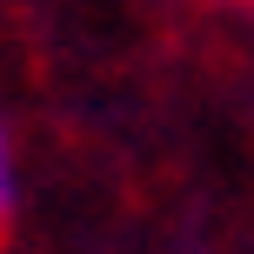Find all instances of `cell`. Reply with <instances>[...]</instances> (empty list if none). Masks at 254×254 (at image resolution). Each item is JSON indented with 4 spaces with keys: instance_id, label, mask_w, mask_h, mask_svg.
Listing matches in <instances>:
<instances>
[{
    "instance_id": "6da1fadb",
    "label": "cell",
    "mask_w": 254,
    "mask_h": 254,
    "mask_svg": "<svg viewBox=\"0 0 254 254\" xmlns=\"http://www.w3.org/2000/svg\"><path fill=\"white\" fill-rule=\"evenodd\" d=\"M13 214V161H7V140H0V221Z\"/></svg>"
}]
</instances>
